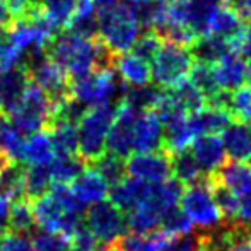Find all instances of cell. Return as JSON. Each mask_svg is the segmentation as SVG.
<instances>
[{
  "instance_id": "cell-1",
  "label": "cell",
  "mask_w": 251,
  "mask_h": 251,
  "mask_svg": "<svg viewBox=\"0 0 251 251\" xmlns=\"http://www.w3.org/2000/svg\"><path fill=\"white\" fill-rule=\"evenodd\" d=\"M47 55L65 70L72 82L93 72H106L115 69L116 63V55L100 38L86 40L67 29L51 38L47 47Z\"/></svg>"
},
{
  "instance_id": "cell-29",
  "label": "cell",
  "mask_w": 251,
  "mask_h": 251,
  "mask_svg": "<svg viewBox=\"0 0 251 251\" xmlns=\"http://www.w3.org/2000/svg\"><path fill=\"white\" fill-rule=\"evenodd\" d=\"M53 183L50 164L45 166H29L24 173V199L34 201L45 197L50 192Z\"/></svg>"
},
{
  "instance_id": "cell-48",
  "label": "cell",
  "mask_w": 251,
  "mask_h": 251,
  "mask_svg": "<svg viewBox=\"0 0 251 251\" xmlns=\"http://www.w3.org/2000/svg\"><path fill=\"white\" fill-rule=\"evenodd\" d=\"M10 201L5 197H0V238L10 232Z\"/></svg>"
},
{
  "instance_id": "cell-50",
  "label": "cell",
  "mask_w": 251,
  "mask_h": 251,
  "mask_svg": "<svg viewBox=\"0 0 251 251\" xmlns=\"http://www.w3.org/2000/svg\"><path fill=\"white\" fill-rule=\"evenodd\" d=\"M226 5L234 10L243 21H251V0H226Z\"/></svg>"
},
{
  "instance_id": "cell-34",
  "label": "cell",
  "mask_w": 251,
  "mask_h": 251,
  "mask_svg": "<svg viewBox=\"0 0 251 251\" xmlns=\"http://www.w3.org/2000/svg\"><path fill=\"white\" fill-rule=\"evenodd\" d=\"M89 168H93L94 171L100 173L102 176V179H104L111 188L120 185L126 176L125 159L118 157V155H115V154H109V152H104V154H102L96 162H93Z\"/></svg>"
},
{
  "instance_id": "cell-25",
  "label": "cell",
  "mask_w": 251,
  "mask_h": 251,
  "mask_svg": "<svg viewBox=\"0 0 251 251\" xmlns=\"http://www.w3.org/2000/svg\"><path fill=\"white\" fill-rule=\"evenodd\" d=\"M115 69L130 87H144L151 84V65L133 53H122L116 56Z\"/></svg>"
},
{
  "instance_id": "cell-51",
  "label": "cell",
  "mask_w": 251,
  "mask_h": 251,
  "mask_svg": "<svg viewBox=\"0 0 251 251\" xmlns=\"http://www.w3.org/2000/svg\"><path fill=\"white\" fill-rule=\"evenodd\" d=\"M14 23L12 12L9 9L7 0H0V29H10Z\"/></svg>"
},
{
  "instance_id": "cell-13",
  "label": "cell",
  "mask_w": 251,
  "mask_h": 251,
  "mask_svg": "<svg viewBox=\"0 0 251 251\" xmlns=\"http://www.w3.org/2000/svg\"><path fill=\"white\" fill-rule=\"evenodd\" d=\"M164 146V128L155 109L139 113L133 128V152L146 154V152L162 151Z\"/></svg>"
},
{
  "instance_id": "cell-44",
  "label": "cell",
  "mask_w": 251,
  "mask_h": 251,
  "mask_svg": "<svg viewBox=\"0 0 251 251\" xmlns=\"http://www.w3.org/2000/svg\"><path fill=\"white\" fill-rule=\"evenodd\" d=\"M234 122L251 123V89L250 87H241L234 91L231 96V109Z\"/></svg>"
},
{
  "instance_id": "cell-39",
  "label": "cell",
  "mask_w": 251,
  "mask_h": 251,
  "mask_svg": "<svg viewBox=\"0 0 251 251\" xmlns=\"http://www.w3.org/2000/svg\"><path fill=\"white\" fill-rule=\"evenodd\" d=\"M79 0H40L41 9L56 31H63L69 24Z\"/></svg>"
},
{
  "instance_id": "cell-28",
  "label": "cell",
  "mask_w": 251,
  "mask_h": 251,
  "mask_svg": "<svg viewBox=\"0 0 251 251\" xmlns=\"http://www.w3.org/2000/svg\"><path fill=\"white\" fill-rule=\"evenodd\" d=\"M87 168H89L87 162L84 161L79 154L55 155L53 161L50 162V171H51L53 181L63 183V185H69V183L75 181Z\"/></svg>"
},
{
  "instance_id": "cell-20",
  "label": "cell",
  "mask_w": 251,
  "mask_h": 251,
  "mask_svg": "<svg viewBox=\"0 0 251 251\" xmlns=\"http://www.w3.org/2000/svg\"><path fill=\"white\" fill-rule=\"evenodd\" d=\"M70 190L75 199L84 205H94L109 195V185L93 168L86 169L75 181L70 183Z\"/></svg>"
},
{
  "instance_id": "cell-32",
  "label": "cell",
  "mask_w": 251,
  "mask_h": 251,
  "mask_svg": "<svg viewBox=\"0 0 251 251\" xmlns=\"http://www.w3.org/2000/svg\"><path fill=\"white\" fill-rule=\"evenodd\" d=\"M48 132L51 137L55 155L79 154V128L77 125L58 123V125H53Z\"/></svg>"
},
{
  "instance_id": "cell-12",
  "label": "cell",
  "mask_w": 251,
  "mask_h": 251,
  "mask_svg": "<svg viewBox=\"0 0 251 251\" xmlns=\"http://www.w3.org/2000/svg\"><path fill=\"white\" fill-rule=\"evenodd\" d=\"M31 84V75L26 67L16 65L0 72V109L2 116H10L21 106Z\"/></svg>"
},
{
  "instance_id": "cell-9",
  "label": "cell",
  "mask_w": 251,
  "mask_h": 251,
  "mask_svg": "<svg viewBox=\"0 0 251 251\" xmlns=\"http://www.w3.org/2000/svg\"><path fill=\"white\" fill-rule=\"evenodd\" d=\"M27 72L31 80L48 96L51 106L72 98V80L58 63L48 58V55L34 63L31 69H27Z\"/></svg>"
},
{
  "instance_id": "cell-10",
  "label": "cell",
  "mask_w": 251,
  "mask_h": 251,
  "mask_svg": "<svg viewBox=\"0 0 251 251\" xmlns=\"http://www.w3.org/2000/svg\"><path fill=\"white\" fill-rule=\"evenodd\" d=\"M126 175L146 183H162L173 176L171 155L164 151L133 154L126 161Z\"/></svg>"
},
{
  "instance_id": "cell-47",
  "label": "cell",
  "mask_w": 251,
  "mask_h": 251,
  "mask_svg": "<svg viewBox=\"0 0 251 251\" xmlns=\"http://www.w3.org/2000/svg\"><path fill=\"white\" fill-rule=\"evenodd\" d=\"M162 251H199V236H179L175 238Z\"/></svg>"
},
{
  "instance_id": "cell-22",
  "label": "cell",
  "mask_w": 251,
  "mask_h": 251,
  "mask_svg": "<svg viewBox=\"0 0 251 251\" xmlns=\"http://www.w3.org/2000/svg\"><path fill=\"white\" fill-rule=\"evenodd\" d=\"M72 34L86 40L100 38V12H96L93 0H79L75 12L72 14L65 27Z\"/></svg>"
},
{
  "instance_id": "cell-15",
  "label": "cell",
  "mask_w": 251,
  "mask_h": 251,
  "mask_svg": "<svg viewBox=\"0 0 251 251\" xmlns=\"http://www.w3.org/2000/svg\"><path fill=\"white\" fill-rule=\"evenodd\" d=\"M245 29H246L245 21L224 3V5H221L212 14L210 21H208V24H207L205 34H210V36H217V38H222V40L229 41L236 51V45H238V41L241 40V36L245 34Z\"/></svg>"
},
{
  "instance_id": "cell-5",
  "label": "cell",
  "mask_w": 251,
  "mask_h": 251,
  "mask_svg": "<svg viewBox=\"0 0 251 251\" xmlns=\"http://www.w3.org/2000/svg\"><path fill=\"white\" fill-rule=\"evenodd\" d=\"M192 65L193 58L188 48L162 41L161 50L151 62L152 84L161 89H173L188 79Z\"/></svg>"
},
{
  "instance_id": "cell-57",
  "label": "cell",
  "mask_w": 251,
  "mask_h": 251,
  "mask_svg": "<svg viewBox=\"0 0 251 251\" xmlns=\"http://www.w3.org/2000/svg\"><path fill=\"white\" fill-rule=\"evenodd\" d=\"M0 116H2V109H0Z\"/></svg>"
},
{
  "instance_id": "cell-43",
  "label": "cell",
  "mask_w": 251,
  "mask_h": 251,
  "mask_svg": "<svg viewBox=\"0 0 251 251\" xmlns=\"http://www.w3.org/2000/svg\"><path fill=\"white\" fill-rule=\"evenodd\" d=\"M162 47V40L154 33V31H146L139 36V40L135 41L132 48V53L137 55L139 58L146 60L147 63H151L155 58V55L159 53Z\"/></svg>"
},
{
  "instance_id": "cell-35",
  "label": "cell",
  "mask_w": 251,
  "mask_h": 251,
  "mask_svg": "<svg viewBox=\"0 0 251 251\" xmlns=\"http://www.w3.org/2000/svg\"><path fill=\"white\" fill-rule=\"evenodd\" d=\"M161 87L149 84L144 87H128V93L125 96V104L130 106L132 109H135L137 113L147 111V109H155L159 100L162 96Z\"/></svg>"
},
{
  "instance_id": "cell-33",
  "label": "cell",
  "mask_w": 251,
  "mask_h": 251,
  "mask_svg": "<svg viewBox=\"0 0 251 251\" xmlns=\"http://www.w3.org/2000/svg\"><path fill=\"white\" fill-rule=\"evenodd\" d=\"M24 144L26 139L23 133L5 116H0V151L5 152L14 162H23Z\"/></svg>"
},
{
  "instance_id": "cell-23",
  "label": "cell",
  "mask_w": 251,
  "mask_h": 251,
  "mask_svg": "<svg viewBox=\"0 0 251 251\" xmlns=\"http://www.w3.org/2000/svg\"><path fill=\"white\" fill-rule=\"evenodd\" d=\"M33 207L34 221L43 231L48 232H63V224H65L67 212L51 199L50 195H45L41 199L31 201Z\"/></svg>"
},
{
  "instance_id": "cell-36",
  "label": "cell",
  "mask_w": 251,
  "mask_h": 251,
  "mask_svg": "<svg viewBox=\"0 0 251 251\" xmlns=\"http://www.w3.org/2000/svg\"><path fill=\"white\" fill-rule=\"evenodd\" d=\"M34 214L31 201L26 199L16 200L10 203V232L12 234H29L31 231H34Z\"/></svg>"
},
{
  "instance_id": "cell-46",
  "label": "cell",
  "mask_w": 251,
  "mask_h": 251,
  "mask_svg": "<svg viewBox=\"0 0 251 251\" xmlns=\"http://www.w3.org/2000/svg\"><path fill=\"white\" fill-rule=\"evenodd\" d=\"M0 251H34V246L27 236L9 232L0 239Z\"/></svg>"
},
{
  "instance_id": "cell-40",
  "label": "cell",
  "mask_w": 251,
  "mask_h": 251,
  "mask_svg": "<svg viewBox=\"0 0 251 251\" xmlns=\"http://www.w3.org/2000/svg\"><path fill=\"white\" fill-rule=\"evenodd\" d=\"M164 232H168L173 238H179V236H188L193 229V224L188 221L185 212L179 207H173L168 212H164L161 221V227Z\"/></svg>"
},
{
  "instance_id": "cell-7",
  "label": "cell",
  "mask_w": 251,
  "mask_h": 251,
  "mask_svg": "<svg viewBox=\"0 0 251 251\" xmlns=\"http://www.w3.org/2000/svg\"><path fill=\"white\" fill-rule=\"evenodd\" d=\"M53 106L48 96L31 80L21 106L10 116H5L24 137L43 132L50 126Z\"/></svg>"
},
{
  "instance_id": "cell-19",
  "label": "cell",
  "mask_w": 251,
  "mask_h": 251,
  "mask_svg": "<svg viewBox=\"0 0 251 251\" xmlns=\"http://www.w3.org/2000/svg\"><path fill=\"white\" fill-rule=\"evenodd\" d=\"M210 179L227 188L238 199L251 193V168L245 162H226Z\"/></svg>"
},
{
  "instance_id": "cell-24",
  "label": "cell",
  "mask_w": 251,
  "mask_h": 251,
  "mask_svg": "<svg viewBox=\"0 0 251 251\" xmlns=\"http://www.w3.org/2000/svg\"><path fill=\"white\" fill-rule=\"evenodd\" d=\"M232 51H234V48L229 41L217 36H210V34L199 36L190 47L193 62L207 63V65H215L219 60H222Z\"/></svg>"
},
{
  "instance_id": "cell-37",
  "label": "cell",
  "mask_w": 251,
  "mask_h": 251,
  "mask_svg": "<svg viewBox=\"0 0 251 251\" xmlns=\"http://www.w3.org/2000/svg\"><path fill=\"white\" fill-rule=\"evenodd\" d=\"M166 91L171 94L173 100L178 102V104L181 106L188 115L200 111V109H203L205 106H207L203 94H201L188 79L183 80L181 84H178V86L173 87V89H166Z\"/></svg>"
},
{
  "instance_id": "cell-38",
  "label": "cell",
  "mask_w": 251,
  "mask_h": 251,
  "mask_svg": "<svg viewBox=\"0 0 251 251\" xmlns=\"http://www.w3.org/2000/svg\"><path fill=\"white\" fill-rule=\"evenodd\" d=\"M188 80L203 94L205 102L210 100L214 94H217L221 91L217 84V79H215L214 74V67L207 65V63H200V62H193L192 70L188 74Z\"/></svg>"
},
{
  "instance_id": "cell-17",
  "label": "cell",
  "mask_w": 251,
  "mask_h": 251,
  "mask_svg": "<svg viewBox=\"0 0 251 251\" xmlns=\"http://www.w3.org/2000/svg\"><path fill=\"white\" fill-rule=\"evenodd\" d=\"M212 67H214L215 79H217V84L221 89L234 93V91L245 87L248 63L245 62V58H243L238 51L229 53L227 56L219 60V62Z\"/></svg>"
},
{
  "instance_id": "cell-58",
  "label": "cell",
  "mask_w": 251,
  "mask_h": 251,
  "mask_svg": "<svg viewBox=\"0 0 251 251\" xmlns=\"http://www.w3.org/2000/svg\"><path fill=\"white\" fill-rule=\"evenodd\" d=\"M250 168H251V159H250Z\"/></svg>"
},
{
  "instance_id": "cell-42",
  "label": "cell",
  "mask_w": 251,
  "mask_h": 251,
  "mask_svg": "<svg viewBox=\"0 0 251 251\" xmlns=\"http://www.w3.org/2000/svg\"><path fill=\"white\" fill-rule=\"evenodd\" d=\"M34 251H70V239L60 232L40 231L33 232Z\"/></svg>"
},
{
  "instance_id": "cell-18",
  "label": "cell",
  "mask_w": 251,
  "mask_h": 251,
  "mask_svg": "<svg viewBox=\"0 0 251 251\" xmlns=\"http://www.w3.org/2000/svg\"><path fill=\"white\" fill-rule=\"evenodd\" d=\"M232 122H234V118H232L231 113L224 111V109L212 108V106H205L200 111L188 115V125L195 139L201 135L222 133Z\"/></svg>"
},
{
  "instance_id": "cell-4",
  "label": "cell",
  "mask_w": 251,
  "mask_h": 251,
  "mask_svg": "<svg viewBox=\"0 0 251 251\" xmlns=\"http://www.w3.org/2000/svg\"><path fill=\"white\" fill-rule=\"evenodd\" d=\"M122 106V104H120ZM120 106L104 104L91 108L79 123V155L91 166L106 152V140Z\"/></svg>"
},
{
  "instance_id": "cell-52",
  "label": "cell",
  "mask_w": 251,
  "mask_h": 251,
  "mask_svg": "<svg viewBox=\"0 0 251 251\" xmlns=\"http://www.w3.org/2000/svg\"><path fill=\"white\" fill-rule=\"evenodd\" d=\"M221 251H251V236L250 238H245L241 241H236L232 245H227L224 250Z\"/></svg>"
},
{
  "instance_id": "cell-54",
  "label": "cell",
  "mask_w": 251,
  "mask_h": 251,
  "mask_svg": "<svg viewBox=\"0 0 251 251\" xmlns=\"http://www.w3.org/2000/svg\"><path fill=\"white\" fill-rule=\"evenodd\" d=\"M246 80H248L250 89H251V60L248 62V69H246Z\"/></svg>"
},
{
  "instance_id": "cell-56",
  "label": "cell",
  "mask_w": 251,
  "mask_h": 251,
  "mask_svg": "<svg viewBox=\"0 0 251 251\" xmlns=\"http://www.w3.org/2000/svg\"><path fill=\"white\" fill-rule=\"evenodd\" d=\"M135 2H166V0H135Z\"/></svg>"
},
{
  "instance_id": "cell-3",
  "label": "cell",
  "mask_w": 251,
  "mask_h": 251,
  "mask_svg": "<svg viewBox=\"0 0 251 251\" xmlns=\"http://www.w3.org/2000/svg\"><path fill=\"white\" fill-rule=\"evenodd\" d=\"M128 84L122 79L116 69L106 72H93L72 82V96L87 106L96 108L104 104L120 106L128 93Z\"/></svg>"
},
{
  "instance_id": "cell-53",
  "label": "cell",
  "mask_w": 251,
  "mask_h": 251,
  "mask_svg": "<svg viewBox=\"0 0 251 251\" xmlns=\"http://www.w3.org/2000/svg\"><path fill=\"white\" fill-rule=\"evenodd\" d=\"M122 0H93L94 7L100 10H106V9H111V7H115L116 3H120Z\"/></svg>"
},
{
  "instance_id": "cell-14",
  "label": "cell",
  "mask_w": 251,
  "mask_h": 251,
  "mask_svg": "<svg viewBox=\"0 0 251 251\" xmlns=\"http://www.w3.org/2000/svg\"><path fill=\"white\" fill-rule=\"evenodd\" d=\"M192 154L199 162L205 178H212L226 164L224 142L217 135L197 137L192 144Z\"/></svg>"
},
{
  "instance_id": "cell-59",
  "label": "cell",
  "mask_w": 251,
  "mask_h": 251,
  "mask_svg": "<svg viewBox=\"0 0 251 251\" xmlns=\"http://www.w3.org/2000/svg\"><path fill=\"white\" fill-rule=\"evenodd\" d=\"M0 239H2V238H0Z\"/></svg>"
},
{
  "instance_id": "cell-49",
  "label": "cell",
  "mask_w": 251,
  "mask_h": 251,
  "mask_svg": "<svg viewBox=\"0 0 251 251\" xmlns=\"http://www.w3.org/2000/svg\"><path fill=\"white\" fill-rule=\"evenodd\" d=\"M236 222L243 226L251 227V193L243 199H239L238 215H236Z\"/></svg>"
},
{
  "instance_id": "cell-11",
  "label": "cell",
  "mask_w": 251,
  "mask_h": 251,
  "mask_svg": "<svg viewBox=\"0 0 251 251\" xmlns=\"http://www.w3.org/2000/svg\"><path fill=\"white\" fill-rule=\"evenodd\" d=\"M139 113L122 102L106 140V152L126 159L133 152V128Z\"/></svg>"
},
{
  "instance_id": "cell-8",
  "label": "cell",
  "mask_w": 251,
  "mask_h": 251,
  "mask_svg": "<svg viewBox=\"0 0 251 251\" xmlns=\"http://www.w3.org/2000/svg\"><path fill=\"white\" fill-rule=\"evenodd\" d=\"M86 226L98 239L101 248L115 246L128 232L125 214L111 201H98L86 214Z\"/></svg>"
},
{
  "instance_id": "cell-30",
  "label": "cell",
  "mask_w": 251,
  "mask_h": 251,
  "mask_svg": "<svg viewBox=\"0 0 251 251\" xmlns=\"http://www.w3.org/2000/svg\"><path fill=\"white\" fill-rule=\"evenodd\" d=\"M27 166L24 162H10L0 171V197L10 201L24 199V173Z\"/></svg>"
},
{
  "instance_id": "cell-45",
  "label": "cell",
  "mask_w": 251,
  "mask_h": 251,
  "mask_svg": "<svg viewBox=\"0 0 251 251\" xmlns=\"http://www.w3.org/2000/svg\"><path fill=\"white\" fill-rule=\"evenodd\" d=\"M101 246L98 243V239L94 238V234L89 231V227L84 224L70 236V251H100Z\"/></svg>"
},
{
  "instance_id": "cell-31",
  "label": "cell",
  "mask_w": 251,
  "mask_h": 251,
  "mask_svg": "<svg viewBox=\"0 0 251 251\" xmlns=\"http://www.w3.org/2000/svg\"><path fill=\"white\" fill-rule=\"evenodd\" d=\"M171 166H173V175L176 176V181H179L183 186L193 185L205 179L203 173H201L199 162L193 157L192 151H181L178 154L171 155Z\"/></svg>"
},
{
  "instance_id": "cell-6",
  "label": "cell",
  "mask_w": 251,
  "mask_h": 251,
  "mask_svg": "<svg viewBox=\"0 0 251 251\" xmlns=\"http://www.w3.org/2000/svg\"><path fill=\"white\" fill-rule=\"evenodd\" d=\"M179 203H181L179 208L185 212L188 221L201 229L217 227L224 219L221 208L217 207V201L214 199V192H212V185L208 178L185 186Z\"/></svg>"
},
{
  "instance_id": "cell-21",
  "label": "cell",
  "mask_w": 251,
  "mask_h": 251,
  "mask_svg": "<svg viewBox=\"0 0 251 251\" xmlns=\"http://www.w3.org/2000/svg\"><path fill=\"white\" fill-rule=\"evenodd\" d=\"M226 154L232 161L245 162L251 159V123L232 122L222 132Z\"/></svg>"
},
{
  "instance_id": "cell-26",
  "label": "cell",
  "mask_w": 251,
  "mask_h": 251,
  "mask_svg": "<svg viewBox=\"0 0 251 251\" xmlns=\"http://www.w3.org/2000/svg\"><path fill=\"white\" fill-rule=\"evenodd\" d=\"M53 157H55V149H53L50 132L43 130L26 139L23 154V162L26 166H48Z\"/></svg>"
},
{
  "instance_id": "cell-55",
  "label": "cell",
  "mask_w": 251,
  "mask_h": 251,
  "mask_svg": "<svg viewBox=\"0 0 251 251\" xmlns=\"http://www.w3.org/2000/svg\"><path fill=\"white\" fill-rule=\"evenodd\" d=\"M100 251H122V250H118L116 246H108V248H101Z\"/></svg>"
},
{
  "instance_id": "cell-16",
  "label": "cell",
  "mask_w": 251,
  "mask_h": 251,
  "mask_svg": "<svg viewBox=\"0 0 251 251\" xmlns=\"http://www.w3.org/2000/svg\"><path fill=\"white\" fill-rule=\"evenodd\" d=\"M154 183H146L135 178H125L120 185L113 186L109 192V201L120 208L123 214L128 215L133 208L144 203L152 193Z\"/></svg>"
},
{
  "instance_id": "cell-27",
  "label": "cell",
  "mask_w": 251,
  "mask_h": 251,
  "mask_svg": "<svg viewBox=\"0 0 251 251\" xmlns=\"http://www.w3.org/2000/svg\"><path fill=\"white\" fill-rule=\"evenodd\" d=\"M173 239L168 232L157 229L149 234H125L115 246L122 251H162Z\"/></svg>"
},
{
  "instance_id": "cell-41",
  "label": "cell",
  "mask_w": 251,
  "mask_h": 251,
  "mask_svg": "<svg viewBox=\"0 0 251 251\" xmlns=\"http://www.w3.org/2000/svg\"><path fill=\"white\" fill-rule=\"evenodd\" d=\"M48 195H50L51 199L67 212V214H79V215L86 214V205L80 203V201L75 199V195L72 193V190H70L69 185L53 181Z\"/></svg>"
},
{
  "instance_id": "cell-2",
  "label": "cell",
  "mask_w": 251,
  "mask_h": 251,
  "mask_svg": "<svg viewBox=\"0 0 251 251\" xmlns=\"http://www.w3.org/2000/svg\"><path fill=\"white\" fill-rule=\"evenodd\" d=\"M142 34L130 0H122L115 7L100 10V40L116 56L133 48Z\"/></svg>"
}]
</instances>
